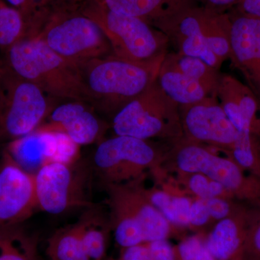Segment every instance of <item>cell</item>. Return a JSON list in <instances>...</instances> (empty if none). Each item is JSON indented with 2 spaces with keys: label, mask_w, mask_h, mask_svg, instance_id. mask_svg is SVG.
I'll use <instances>...</instances> for the list:
<instances>
[{
  "label": "cell",
  "mask_w": 260,
  "mask_h": 260,
  "mask_svg": "<svg viewBox=\"0 0 260 260\" xmlns=\"http://www.w3.org/2000/svg\"><path fill=\"white\" fill-rule=\"evenodd\" d=\"M106 260H119V259H109V258H107Z\"/></svg>",
  "instance_id": "39"
},
{
  "label": "cell",
  "mask_w": 260,
  "mask_h": 260,
  "mask_svg": "<svg viewBox=\"0 0 260 260\" xmlns=\"http://www.w3.org/2000/svg\"><path fill=\"white\" fill-rule=\"evenodd\" d=\"M227 156L260 181V137L251 133H239Z\"/></svg>",
  "instance_id": "23"
},
{
  "label": "cell",
  "mask_w": 260,
  "mask_h": 260,
  "mask_svg": "<svg viewBox=\"0 0 260 260\" xmlns=\"http://www.w3.org/2000/svg\"><path fill=\"white\" fill-rule=\"evenodd\" d=\"M203 200L208 208L210 218L216 221L230 216L243 205H246L235 200L223 198H213Z\"/></svg>",
  "instance_id": "28"
},
{
  "label": "cell",
  "mask_w": 260,
  "mask_h": 260,
  "mask_svg": "<svg viewBox=\"0 0 260 260\" xmlns=\"http://www.w3.org/2000/svg\"><path fill=\"white\" fill-rule=\"evenodd\" d=\"M111 11L117 14L156 21L170 14L186 0H102Z\"/></svg>",
  "instance_id": "19"
},
{
  "label": "cell",
  "mask_w": 260,
  "mask_h": 260,
  "mask_svg": "<svg viewBox=\"0 0 260 260\" xmlns=\"http://www.w3.org/2000/svg\"><path fill=\"white\" fill-rule=\"evenodd\" d=\"M162 167L176 174H204L221 184L236 201L260 207V181L230 157L220 156L200 143L182 138L166 153Z\"/></svg>",
  "instance_id": "4"
},
{
  "label": "cell",
  "mask_w": 260,
  "mask_h": 260,
  "mask_svg": "<svg viewBox=\"0 0 260 260\" xmlns=\"http://www.w3.org/2000/svg\"><path fill=\"white\" fill-rule=\"evenodd\" d=\"M27 29L22 13L5 0H0V47L6 50L25 37Z\"/></svg>",
  "instance_id": "24"
},
{
  "label": "cell",
  "mask_w": 260,
  "mask_h": 260,
  "mask_svg": "<svg viewBox=\"0 0 260 260\" xmlns=\"http://www.w3.org/2000/svg\"><path fill=\"white\" fill-rule=\"evenodd\" d=\"M241 13L260 18V0H239Z\"/></svg>",
  "instance_id": "35"
},
{
  "label": "cell",
  "mask_w": 260,
  "mask_h": 260,
  "mask_svg": "<svg viewBox=\"0 0 260 260\" xmlns=\"http://www.w3.org/2000/svg\"><path fill=\"white\" fill-rule=\"evenodd\" d=\"M37 208L35 174L19 166L5 150L0 158V229L18 226Z\"/></svg>",
  "instance_id": "12"
},
{
  "label": "cell",
  "mask_w": 260,
  "mask_h": 260,
  "mask_svg": "<svg viewBox=\"0 0 260 260\" xmlns=\"http://www.w3.org/2000/svg\"><path fill=\"white\" fill-rule=\"evenodd\" d=\"M241 260H260V207L253 209Z\"/></svg>",
  "instance_id": "26"
},
{
  "label": "cell",
  "mask_w": 260,
  "mask_h": 260,
  "mask_svg": "<svg viewBox=\"0 0 260 260\" xmlns=\"http://www.w3.org/2000/svg\"><path fill=\"white\" fill-rule=\"evenodd\" d=\"M34 132L65 135L80 146L97 141L104 126L85 103L71 102L52 109Z\"/></svg>",
  "instance_id": "14"
},
{
  "label": "cell",
  "mask_w": 260,
  "mask_h": 260,
  "mask_svg": "<svg viewBox=\"0 0 260 260\" xmlns=\"http://www.w3.org/2000/svg\"><path fill=\"white\" fill-rule=\"evenodd\" d=\"M80 68L93 104L107 110L127 104L151 85V70L146 61L107 56L87 61Z\"/></svg>",
  "instance_id": "5"
},
{
  "label": "cell",
  "mask_w": 260,
  "mask_h": 260,
  "mask_svg": "<svg viewBox=\"0 0 260 260\" xmlns=\"http://www.w3.org/2000/svg\"><path fill=\"white\" fill-rule=\"evenodd\" d=\"M36 37L64 59L78 65L109 56V41L100 27L79 10L78 0L58 3Z\"/></svg>",
  "instance_id": "3"
},
{
  "label": "cell",
  "mask_w": 260,
  "mask_h": 260,
  "mask_svg": "<svg viewBox=\"0 0 260 260\" xmlns=\"http://www.w3.org/2000/svg\"><path fill=\"white\" fill-rule=\"evenodd\" d=\"M56 138V150L53 161L73 164L80 156V145L76 144L67 135L54 134Z\"/></svg>",
  "instance_id": "29"
},
{
  "label": "cell",
  "mask_w": 260,
  "mask_h": 260,
  "mask_svg": "<svg viewBox=\"0 0 260 260\" xmlns=\"http://www.w3.org/2000/svg\"><path fill=\"white\" fill-rule=\"evenodd\" d=\"M44 9L50 12L54 7L62 0H37Z\"/></svg>",
  "instance_id": "37"
},
{
  "label": "cell",
  "mask_w": 260,
  "mask_h": 260,
  "mask_svg": "<svg viewBox=\"0 0 260 260\" xmlns=\"http://www.w3.org/2000/svg\"><path fill=\"white\" fill-rule=\"evenodd\" d=\"M211 220L208 208L203 200L194 198L191 203L189 228L198 229L208 225Z\"/></svg>",
  "instance_id": "33"
},
{
  "label": "cell",
  "mask_w": 260,
  "mask_h": 260,
  "mask_svg": "<svg viewBox=\"0 0 260 260\" xmlns=\"http://www.w3.org/2000/svg\"><path fill=\"white\" fill-rule=\"evenodd\" d=\"M166 153L148 140L124 135L99 143L93 155L95 170L103 184H117L145 179L161 169Z\"/></svg>",
  "instance_id": "8"
},
{
  "label": "cell",
  "mask_w": 260,
  "mask_h": 260,
  "mask_svg": "<svg viewBox=\"0 0 260 260\" xmlns=\"http://www.w3.org/2000/svg\"><path fill=\"white\" fill-rule=\"evenodd\" d=\"M145 180L104 185L109 223L121 248L168 239L178 229L150 203L144 191Z\"/></svg>",
  "instance_id": "2"
},
{
  "label": "cell",
  "mask_w": 260,
  "mask_h": 260,
  "mask_svg": "<svg viewBox=\"0 0 260 260\" xmlns=\"http://www.w3.org/2000/svg\"><path fill=\"white\" fill-rule=\"evenodd\" d=\"M80 237L91 260H106L110 223L98 210H90L77 222Z\"/></svg>",
  "instance_id": "18"
},
{
  "label": "cell",
  "mask_w": 260,
  "mask_h": 260,
  "mask_svg": "<svg viewBox=\"0 0 260 260\" xmlns=\"http://www.w3.org/2000/svg\"><path fill=\"white\" fill-rule=\"evenodd\" d=\"M160 88L173 102L190 106L199 104L205 96L204 84L186 76L177 70L164 72L160 78Z\"/></svg>",
  "instance_id": "20"
},
{
  "label": "cell",
  "mask_w": 260,
  "mask_h": 260,
  "mask_svg": "<svg viewBox=\"0 0 260 260\" xmlns=\"http://www.w3.org/2000/svg\"><path fill=\"white\" fill-rule=\"evenodd\" d=\"M85 168L57 161L47 162L35 174L39 208L60 215L81 207H92L87 194Z\"/></svg>",
  "instance_id": "10"
},
{
  "label": "cell",
  "mask_w": 260,
  "mask_h": 260,
  "mask_svg": "<svg viewBox=\"0 0 260 260\" xmlns=\"http://www.w3.org/2000/svg\"><path fill=\"white\" fill-rule=\"evenodd\" d=\"M5 62L0 59V83H1L2 77H3V72H4Z\"/></svg>",
  "instance_id": "38"
},
{
  "label": "cell",
  "mask_w": 260,
  "mask_h": 260,
  "mask_svg": "<svg viewBox=\"0 0 260 260\" xmlns=\"http://www.w3.org/2000/svg\"><path fill=\"white\" fill-rule=\"evenodd\" d=\"M0 260H39L37 238L18 226L0 229Z\"/></svg>",
  "instance_id": "22"
},
{
  "label": "cell",
  "mask_w": 260,
  "mask_h": 260,
  "mask_svg": "<svg viewBox=\"0 0 260 260\" xmlns=\"http://www.w3.org/2000/svg\"><path fill=\"white\" fill-rule=\"evenodd\" d=\"M47 254L50 260H91L77 223L61 228L49 238Z\"/></svg>",
  "instance_id": "21"
},
{
  "label": "cell",
  "mask_w": 260,
  "mask_h": 260,
  "mask_svg": "<svg viewBox=\"0 0 260 260\" xmlns=\"http://www.w3.org/2000/svg\"><path fill=\"white\" fill-rule=\"evenodd\" d=\"M5 150L19 166L35 174L43 166L54 160L56 135L34 132L9 142Z\"/></svg>",
  "instance_id": "17"
},
{
  "label": "cell",
  "mask_w": 260,
  "mask_h": 260,
  "mask_svg": "<svg viewBox=\"0 0 260 260\" xmlns=\"http://www.w3.org/2000/svg\"><path fill=\"white\" fill-rule=\"evenodd\" d=\"M147 243L151 260H177L175 246L172 245L168 239Z\"/></svg>",
  "instance_id": "32"
},
{
  "label": "cell",
  "mask_w": 260,
  "mask_h": 260,
  "mask_svg": "<svg viewBox=\"0 0 260 260\" xmlns=\"http://www.w3.org/2000/svg\"><path fill=\"white\" fill-rule=\"evenodd\" d=\"M78 5L81 13L102 29L114 56L143 62L156 52V36L144 20L114 13L102 0H78Z\"/></svg>",
  "instance_id": "9"
},
{
  "label": "cell",
  "mask_w": 260,
  "mask_h": 260,
  "mask_svg": "<svg viewBox=\"0 0 260 260\" xmlns=\"http://www.w3.org/2000/svg\"><path fill=\"white\" fill-rule=\"evenodd\" d=\"M157 23L177 30L181 42L183 55L199 58L210 68L217 64L218 58L210 50V36L230 30L231 20L209 9L191 8L186 2Z\"/></svg>",
  "instance_id": "11"
},
{
  "label": "cell",
  "mask_w": 260,
  "mask_h": 260,
  "mask_svg": "<svg viewBox=\"0 0 260 260\" xmlns=\"http://www.w3.org/2000/svg\"><path fill=\"white\" fill-rule=\"evenodd\" d=\"M8 67L46 95L93 104L80 65L64 59L36 37H25L5 50Z\"/></svg>",
  "instance_id": "1"
},
{
  "label": "cell",
  "mask_w": 260,
  "mask_h": 260,
  "mask_svg": "<svg viewBox=\"0 0 260 260\" xmlns=\"http://www.w3.org/2000/svg\"><path fill=\"white\" fill-rule=\"evenodd\" d=\"M230 42L231 54L260 102V18L241 13L231 20Z\"/></svg>",
  "instance_id": "15"
},
{
  "label": "cell",
  "mask_w": 260,
  "mask_h": 260,
  "mask_svg": "<svg viewBox=\"0 0 260 260\" xmlns=\"http://www.w3.org/2000/svg\"><path fill=\"white\" fill-rule=\"evenodd\" d=\"M244 205L227 218L217 221L205 236L208 250L216 260H241L253 209Z\"/></svg>",
  "instance_id": "16"
},
{
  "label": "cell",
  "mask_w": 260,
  "mask_h": 260,
  "mask_svg": "<svg viewBox=\"0 0 260 260\" xmlns=\"http://www.w3.org/2000/svg\"><path fill=\"white\" fill-rule=\"evenodd\" d=\"M205 234H195L181 239L175 245L177 260H216L208 250Z\"/></svg>",
  "instance_id": "25"
},
{
  "label": "cell",
  "mask_w": 260,
  "mask_h": 260,
  "mask_svg": "<svg viewBox=\"0 0 260 260\" xmlns=\"http://www.w3.org/2000/svg\"><path fill=\"white\" fill-rule=\"evenodd\" d=\"M160 92L151 85L121 107L113 119L115 135L144 140L161 138L174 143L182 139L181 119L174 102L161 99Z\"/></svg>",
  "instance_id": "6"
},
{
  "label": "cell",
  "mask_w": 260,
  "mask_h": 260,
  "mask_svg": "<svg viewBox=\"0 0 260 260\" xmlns=\"http://www.w3.org/2000/svg\"><path fill=\"white\" fill-rule=\"evenodd\" d=\"M177 67V69L176 70L178 71L201 83H203L208 73V68H210L199 58L184 55L179 59Z\"/></svg>",
  "instance_id": "31"
},
{
  "label": "cell",
  "mask_w": 260,
  "mask_h": 260,
  "mask_svg": "<svg viewBox=\"0 0 260 260\" xmlns=\"http://www.w3.org/2000/svg\"><path fill=\"white\" fill-rule=\"evenodd\" d=\"M51 110L47 95L5 63L0 83V141L34 133Z\"/></svg>",
  "instance_id": "7"
},
{
  "label": "cell",
  "mask_w": 260,
  "mask_h": 260,
  "mask_svg": "<svg viewBox=\"0 0 260 260\" xmlns=\"http://www.w3.org/2000/svg\"><path fill=\"white\" fill-rule=\"evenodd\" d=\"M119 260H151L148 243L121 248Z\"/></svg>",
  "instance_id": "34"
},
{
  "label": "cell",
  "mask_w": 260,
  "mask_h": 260,
  "mask_svg": "<svg viewBox=\"0 0 260 260\" xmlns=\"http://www.w3.org/2000/svg\"><path fill=\"white\" fill-rule=\"evenodd\" d=\"M205 4L208 5L210 8H223V7L229 6L236 3H239V0H202Z\"/></svg>",
  "instance_id": "36"
},
{
  "label": "cell",
  "mask_w": 260,
  "mask_h": 260,
  "mask_svg": "<svg viewBox=\"0 0 260 260\" xmlns=\"http://www.w3.org/2000/svg\"><path fill=\"white\" fill-rule=\"evenodd\" d=\"M184 139L193 143H205L229 155L238 138L221 106L196 104L188 106L181 117Z\"/></svg>",
  "instance_id": "13"
},
{
  "label": "cell",
  "mask_w": 260,
  "mask_h": 260,
  "mask_svg": "<svg viewBox=\"0 0 260 260\" xmlns=\"http://www.w3.org/2000/svg\"><path fill=\"white\" fill-rule=\"evenodd\" d=\"M144 191L150 203L174 226V195L156 184L150 188L145 186Z\"/></svg>",
  "instance_id": "27"
},
{
  "label": "cell",
  "mask_w": 260,
  "mask_h": 260,
  "mask_svg": "<svg viewBox=\"0 0 260 260\" xmlns=\"http://www.w3.org/2000/svg\"><path fill=\"white\" fill-rule=\"evenodd\" d=\"M173 195L174 226L179 229L189 228L191 205L194 198H190L189 195L186 193Z\"/></svg>",
  "instance_id": "30"
}]
</instances>
